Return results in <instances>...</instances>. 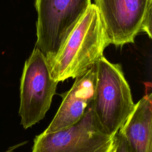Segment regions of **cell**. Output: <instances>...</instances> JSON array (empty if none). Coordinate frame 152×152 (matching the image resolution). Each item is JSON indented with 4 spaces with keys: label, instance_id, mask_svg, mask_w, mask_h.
Listing matches in <instances>:
<instances>
[{
    "label": "cell",
    "instance_id": "9c48e42d",
    "mask_svg": "<svg viewBox=\"0 0 152 152\" xmlns=\"http://www.w3.org/2000/svg\"><path fill=\"white\" fill-rule=\"evenodd\" d=\"M113 139V148L112 152H130L128 142L120 130L115 133Z\"/></svg>",
    "mask_w": 152,
    "mask_h": 152
},
{
    "label": "cell",
    "instance_id": "7a4b0ae2",
    "mask_svg": "<svg viewBox=\"0 0 152 152\" xmlns=\"http://www.w3.org/2000/svg\"><path fill=\"white\" fill-rule=\"evenodd\" d=\"M94 67L93 110L100 124L113 137L131 115L135 104L119 64H112L103 56Z\"/></svg>",
    "mask_w": 152,
    "mask_h": 152
},
{
    "label": "cell",
    "instance_id": "277c9868",
    "mask_svg": "<svg viewBox=\"0 0 152 152\" xmlns=\"http://www.w3.org/2000/svg\"><path fill=\"white\" fill-rule=\"evenodd\" d=\"M113 137L100 124L91 101L75 124L55 132H42L36 136L31 152H112Z\"/></svg>",
    "mask_w": 152,
    "mask_h": 152
},
{
    "label": "cell",
    "instance_id": "6da1fadb",
    "mask_svg": "<svg viewBox=\"0 0 152 152\" xmlns=\"http://www.w3.org/2000/svg\"><path fill=\"white\" fill-rule=\"evenodd\" d=\"M108 45L98 10L91 4L50 65L52 78L59 83L83 75L103 56Z\"/></svg>",
    "mask_w": 152,
    "mask_h": 152
},
{
    "label": "cell",
    "instance_id": "5b68a950",
    "mask_svg": "<svg viewBox=\"0 0 152 152\" xmlns=\"http://www.w3.org/2000/svg\"><path fill=\"white\" fill-rule=\"evenodd\" d=\"M58 83L51 75L46 57L34 48L25 62L20 81L18 114L24 129L45 118L56 94Z\"/></svg>",
    "mask_w": 152,
    "mask_h": 152
},
{
    "label": "cell",
    "instance_id": "3957f363",
    "mask_svg": "<svg viewBox=\"0 0 152 152\" xmlns=\"http://www.w3.org/2000/svg\"><path fill=\"white\" fill-rule=\"evenodd\" d=\"M91 4V0H35V48L43 53L49 66Z\"/></svg>",
    "mask_w": 152,
    "mask_h": 152
},
{
    "label": "cell",
    "instance_id": "30bf717a",
    "mask_svg": "<svg viewBox=\"0 0 152 152\" xmlns=\"http://www.w3.org/2000/svg\"><path fill=\"white\" fill-rule=\"evenodd\" d=\"M26 143H27V142L25 141V142H21V143H20V144H16V145H13V146L10 147L7 151H3V152H14V150H15L16 148H17L18 147H20V146H22V145H24V144H26Z\"/></svg>",
    "mask_w": 152,
    "mask_h": 152
},
{
    "label": "cell",
    "instance_id": "8992f818",
    "mask_svg": "<svg viewBox=\"0 0 152 152\" xmlns=\"http://www.w3.org/2000/svg\"><path fill=\"white\" fill-rule=\"evenodd\" d=\"M109 45L133 43L140 32L151 37L152 0H94Z\"/></svg>",
    "mask_w": 152,
    "mask_h": 152
},
{
    "label": "cell",
    "instance_id": "52a82bcc",
    "mask_svg": "<svg viewBox=\"0 0 152 152\" xmlns=\"http://www.w3.org/2000/svg\"><path fill=\"white\" fill-rule=\"evenodd\" d=\"M94 88L95 71L93 65L84 74L75 78L71 89L63 94L59 108L43 132H55L78 122L93 100Z\"/></svg>",
    "mask_w": 152,
    "mask_h": 152
},
{
    "label": "cell",
    "instance_id": "ba28073f",
    "mask_svg": "<svg viewBox=\"0 0 152 152\" xmlns=\"http://www.w3.org/2000/svg\"><path fill=\"white\" fill-rule=\"evenodd\" d=\"M125 136L130 152H151L152 95L147 93L119 129Z\"/></svg>",
    "mask_w": 152,
    "mask_h": 152
}]
</instances>
